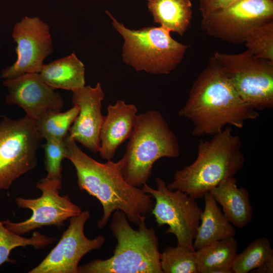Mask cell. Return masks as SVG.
I'll list each match as a JSON object with an SVG mask.
<instances>
[{
	"mask_svg": "<svg viewBox=\"0 0 273 273\" xmlns=\"http://www.w3.org/2000/svg\"><path fill=\"white\" fill-rule=\"evenodd\" d=\"M65 158L74 165L77 184L81 191L96 198L103 210L97 222L102 229L116 210L122 211L128 220L139 225L151 213L154 204L150 194L134 187L124 178L120 160L100 163L84 153L69 133L64 138Z\"/></svg>",
	"mask_w": 273,
	"mask_h": 273,
	"instance_id": "6da1fadb",
	"label": "cell"
},
{
	"mask_svg": "<svg viewBox=\"0 0 273 273\" xmlns=\"http://www.w3.org/2000/svg\"><path fill=\"white\" fill-rule=\"evenodd\" d=\"M178 114L190 121L194 136H212L227 126L241 129L260 116L241 98L212 57L193 82Z\"/></svg>",
	"mask_w": 273,
	"mask_h": 273,
	"instance_id": "7a4b0ae2",
	"label": "cell"
},
{
	"mask_svg": "<svg viewBox=\"0 0 273 273\" xmlns=\"http://www.w3.org/2000/svg\"><path fill=\"white\" fill-rule=\"evenodd\" d=\"M244 163L241 139L227 126L210 139L200 141L195 160L177 170L167 186L200 199L223 179L235 176Z\"/></svg>",
	"mask_w": 273,
	"mask_h": 273,
	"instance_id": "3957f363",
	"label": "cell"
},
{
	"mask_svg": "<svg viewBox=\"0 0 273 273\" xmlns=\"http://www.w3.org/2000/svg\"><path fill=\"white\" fill-rule=\"evenodd\" d=\"M110 228L117 240L113 255L78 266L80 273H163L160 265L158 238L145 221L133 229L120 210L112 214Z\"/></svg>",
	"mask_w": 273,
	"mask_h": 273,
	"instance_id": "277c9868",
	"label": "cell"
},
{
	"mask_svg": "<svg viewBox=\"0 0 273 273\" xmlns=\"http://www.w3.org/2000/svg\"><path fill=\"white\" fill-rule=\"evenodd\" d=\"M125 153L120 160L125 180L140 188L150 178L154 164L180 154L178 140L162 115L150 110L137 115Z\"/></svg>",
	"mask_w": 273,
	"mask_h": 273,
	"instance_id": "5b68a950",
	"label": "cell"
},
{
	"mask_svg": "<svg viewBox=\"0 0 273 273\" xmlns=\"http://www.w3.org/2000/svg\"><path fill=\"white\" fill-rule=\"evenodd\" d=\"M112 24L123 36V59L138 71L169 74L181 62L189 46L180 43L162 26L130 30L106 11Z\"/></svg>",
	"mask_w": 273,
	"mask_h": 273,
	"instance_id": "8992f818",
	"label": "cell"
},
{
	"mask_svg": "<svg viewBox=\"0 0 273 273\" xmlns=\"http://www.w3.org/2000/svg\"><path fill=\"white\" fill-rule=\"evenodd\" d=\"M212 57L247 105L257 111L273 108V62L257 58L247 50L217 52Z\"/></svg>",
	"mask_w": 273,
	"mask_h": 273,
	"instance_id": "52a82bcc",
	"label": "cell"
},
{
	"mask_svg": "<svg viewBox=\"0 0 273 273\" xmlns=\"http://www.w3.org/2000/svg\"><path fill=\"white\" fill-rule=\"evenodd\" d=\"M42 138L35 121L25 116L0 122V190L34 168Z\"/></svg>",
	"mask_w": 273,
	"mask_h": 273,
	"instance_id": "ba28073f",
	"label": "cell"
},
{
	"mask_svg": "<svg viewBox=\"0 0 273 273\" xmlns=\"http://www.w3.org/2000/svg\"><path fill=\"white\" fill-rule=\"evenodd\" d=\"M155 180L156 189L147 183L142 189L155 200L151 213L158 226L167 225L166 233L174 235L177 244L194 250L193 241L202 210L195 199L188 195L178 190L169 189L159 177Z\"/></svg>",
	"mask_w": 273,
	"mask_h": 273,
	"instance_id": "9c48e42d",
	"label": "cell"
},
{
	"mask_svg": "<svg viewBox=\"0 0 273 273\" xmlns=\"http://www.w3.org/2000/svg\"><path fill=\"white\" fill-rule=\"evenodd\" d=\"M273 21V0H237L202 17L201 29L231 44L244 43L255 27Z\"/></svg>",
	"mask_w": 273,
	"mask_h": 273,
	"instance_id": "30bf717a",
	"label": "cell"
},
{
	"mask_svg": "<svg viewBox=\"0 0 273 273\" xmlns=\"http://www.w3.org/2000/svg\"><path fill=\"white\" fill-rule=\"evenodd\" d=\"M36 187L42 192L40 197L16 199L18 207L32 211L31 217L19 222H13L8 219L3 222L12 232L22 235L44 226L61 227L65 220L82 212L81 208L73 203L68 196L60 195L61 180L46 177L37 183Z\"/></svg>",
	"mask_w": 273,
	"mask_h": 273,
	"instance_id": "8fae6325",
	"label": "cell"
},
{
	"mask_svg": "<svg viewBox=\"0 0 273 273\" xmlns=\"http://www.w3.org/2000/svg\"><path fill=\"white\" fill-rule=\"evenodd\" d=\"M12 37L17 43V59L3 69L5 80L26 73H39L46 58L53 51L49 26L38 17L23 18L13 28Z\"/></svg>",
	"mask_w": 273,
	"mask_h": 273,
	"instance_id": "7c38bea8",
	"label": "cell"
},
{
	"mask_svg": "<svg viewBox=\"0 0 273 273\" xmlns=\"http://www.w3.org/2000/svg\"><path fill=\"white\" fill-rule=\"evenodd\" d=\"M85 210L69 218V224L60 241L44 259L29 273H77L79 263L88 252L101 248L105 238L99 235L90 239L84 232L90 217Z\"/></svg>",
	"mask_w": 273,
	"mask_h": 273,
	"instance_id": "4fadbf2b",
	"label": "cell"
},
{
	"mask_svg": "<svg viewBox=\"0 0 273 273\" xmlns=\"http://www.w3.org/2000/svg\"><path fill=\"white\" fill-rule=\"evenodd\" d=\"M3 84L8 90L6 104L19 106L27 117L35 122L46 114L61 111L63 108L61 95L48 85L38 73L5 80Z\"/></svg>",
	"mask_w": 273,
	"mask_h": 273,
	"instance_id": "5bb4252c",
	"label": "cell"
},
{
	"mask_svg": "<svg viewBox=\"0 0 273 273\" xmlns=\"http://www.w3.org/2000/svg\"><path fill=\"white\" fill-rule=\"evenodd\" d=\"M105 97L101 84L84 86L73 91L72 102L79 113L69 130V135L94 154L99 152L100 133L104 116L102 102Z\"/></svg>",
	"mask_w": 273,
	"mask_h": 273,
	"instance_id": "9a60e30c",
	"label": "cell"
},
{
	"mask_svg": "<svg viewBox=\"0 0 273 273\" xmlns=\"http://www.w3.org/2000/svg\"><path fill=\"white\" fill-rule=\"evenodd\" d=\"M100 133L99 153L101 157L111 160L118 148L129 139L133 129L138 109L133 104H127L118 100L107 107Z\"/></svg>",
	"mask_w": 273,
	"mask_h": 273,
	"instance_id": "2e32d148",
	"label": "cell"
},
{
	"mask_svg": "<svg viewBox=\"0 0 273 273\" xmlns=\"http://www.w3.org/2000/svg\"><path fill=\"white\" fill-rule=\"evenodd\" d=\"M209 192L233 226L242 229L251 221L253 209L249 193L244 187H238L234 176L223 179Z\"/></svg>",
	"mask_w": 273,
	"mask_h": 273,
	"instance_id": "e0dca14e",
	"label": "cell"
},
{
	"mask_svg": "<svg viewBox=\"0 0 273 273\" xmlns=\"http://www.w3.org/2000/svg\"><path fill=\"white\" fill-rule=\"evenodd\" d=\"M205 206L193 241L195 251L212 243L230 237H234L236 230L223 213L213 196L209 193L203 197Z\"/></svg>",
	"mask_w": 273,
	"mask_h": 273,
	"instance_id": "ac0fdd59",
	"label": "cell"
},
{
	"mask_svg": "<svg viewBox=\"0 0 273 273\" xmlns=\"http://www.w3.org/2000/svg\"><path fill=\"white\" fill-rule=\"evenodd\" d=\"M42 80L54 89L72 92L85 86V68L74 53L44 64L39 73Z\"/></svg>",
	"mask_w": 273,
	"mask_h": 273,
	"instance_id": "d6986e66",
	"label": "cell"
},
{
	"mask_svg": "<svg viewBox=\"0 0 273 273\" xmlns=\"http://www.w3.org/2000/svg\"><path fill=\"white\" fill-rule=\"evenodd\" d=\"M155 23L183 36L191 25V0H147Z\"/></svg>",
	"mask_w": 273,
	"mask_h": 273,
	"instance_id": "ffe728a7",
	"label": "cell"
},
{
	"mask_svg": "<svg viewBox=\"0 0 273 273\" xmlns=\"http://www.w3.org/2000/svg\"><path fill=\"white\" fill-rule=\"evenodd\" d=\"M238 243L234 237L217 241L195 252L198 273H234Z\"/></svg>",
	"mask_w": 273,
	"mask_h": 273,
	"instance_id": "44dd1931",
	"label": "cell"
},
{
	"mask_svg": "<svg viewBox=\"0 0 273 273\" xmlns=\"http://www.w3.org/2000/svg\"><path fill=\"white\" fill-rule=\"evenodd\" d=\"M56 240V238L47 237L37 231L33 232L31 237L25 238L9 230L0 221V266L5 262H14L9 258V255L16 247L32 246L39 249Z\"/></svg>",
	"mask_w": 273,
	"mask_h": 273,
	"instance_id": "7402d4cb",
	"label": "cell"
},
{
	"mask_svg": "<svg viewBox=\"0 0 273 273\" xmlns=\"http://www.w3.org/2000/svg\"><path fill=\"white\" fill-rule=\"evenodd\" d=\"M79 113L76 105L68 111L50 112L36 121L38 131L42 139H64Z\"/></svg>",
	"mask_w": 273,
	"mask_h": 273,
	"instance_id": "603a6c76",
	"label": "cell"
},
{
	"mask_svg": "<svg viewBox=\"0 0 273 273\" xmlns=\"http://www.w3.org/2000/svg\"><path fill=\"white\" fill-rule=\"evenodd\" d=\"M273 256V249L268 239L257 238L237 255L233 265L234 273H248L257 268Z\"/></svg>",
	"mask_w": 273,
	"mask_h": 273,
	"instance_id": "cb8c5ba5",
	"label": "cell"
},
{
	"mask_svg": "<svg viewBox=\"0 0 273 273\" xmlns=\"http://www.w3.org/2000/svg\"><path fill=\"white\" fill-rule=\"evenodd\" d=\"M195 252L181 245L167 246L160 254L163 273H198Z\"/></svg>",
	"mask_w": 273,
	"mask_h": 273,
	"instance_id": "d4e9b609",
	"label": "cell"
},
{
	"mask_svg": "<svg viewBox=\"0 0 273 273\" xmlns=\"http://www.w3.org/2000/svg\"><path fill=\"white\" fill-rule=\"evenodd\" d=\"M244 44L255 57L273 62V21L253 28Z\"/></svg>",
	"mask_w": 273,
	"mask_h": 273,
	"instance_id": "484cf974",
	"label": "cell"
},
{
	"mask_svg": "<svg viewBox=\"0 0 273 273\" xmlns=\"http://www.w3.org/2000/svg\"><path fill=\"white\" fill-rule=\"evenodd\" d=\"M46 140L43 146L45 154L46 177L52 180L62 179V162L65 158L64 139L51 138Z\"/></svg>",
	"mask_w": 273,
	"mask_h": 273,
	"instance_id": "4316f807",
	"label": "cell"
},
{
	"mask_svg": "<svg viewBox=\"0 0 273 273\" xmlns=\"http://www.w3.org/2000/svg\"><path fill=\"white\" fill-rule=\"evenodd\" d=\"M237 0H198L202 18L217 10L224 8Z\"/></svg>",
	"mask_w": 273,
	"mask_h": 273,
	"instance_id": "83f0119b",
	"label": "cell"
},
{
	"mask_svg": "<svg viewBox=\"0 0 273 273\" xmlns=\"http://www.w3.org/2000/svg\"><path fill=\"white\" fill-rule=\"evenodd\" d=\"M252 273H272L273 256L269 257L257 268L251 271Z\"/></svg>",
	"mask_w": 273,
	"mask_h": 273,
	"instance_id": "f1b7e54d",
	"label": "cell"
}]
</instances>
